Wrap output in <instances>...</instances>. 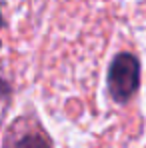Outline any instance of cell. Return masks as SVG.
Wrapping results in <instances>:
<instances>
[{"label": "cell", "instance_id": "1", "mask_svg": "<svg viewBox=\"0 0 146 148\" xmlns=\"http://www.w3.org/2000/svg\"><path fill=\"white\" fill-rule=\"evenodd\" d=\"M140 84V62L134 54H118L108 68V90L116 102H126Z\"/></svg>", "mask_w": 146, "mask_h": 148}, {"label": "cell", "instance_id": "2", "mask_svg": "<svg viewBox=\"0 0 146 148\" xmlns=\"http://www.w3.org/2000/svg\"><path fill=\"white\" fill-rule=\"evenodd\" d=\"M10 148H50V142L38 132H30V134H24L20 136Z\"/></svg>", "mask_w": 146, "mask_h": 148}]
</instances>
